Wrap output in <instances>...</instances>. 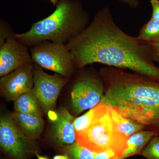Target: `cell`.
<instances>
[{
    "instance_id": "obj_1",
    "label": "cell",
    "mask_w": 159,
    "mask_h": 159,
    "mask_svg": "<svg viewBox=\"0 0 159 159\" xmlns=\"http://www.w3.org/2000/svg\"><path fill=\"white\" fill-rule=\"evenodd\" d=\"M66 45L75 67L100 63L159 80L150 45L122 31L108 6L99 9L87 27Z\"/></svg>"
},
{
    "instance_id": "obj_2",
    "label": "cell",
    "mask_w": 159,
    "mask_h": 159,
    "mask_svg": "<svg viewBox=\"0 0 159 159\" xmlns=\"http://www.w3.org/2000/svg\"><path fill=\"white\" fill-rule=\"evenodd\" d=\"M100 72L105 91L99 104L152 127L159 135V80L112 67Z\"/></svg>"
},
{
    "instance_id": "obj_3",
    "label": "cell",
    "mask_w": 159,
    "mask_h": 159,
    "mask_svg": "<svg viewBox=\"0 0 159 159\" xmlns=\"http://www.w3.org/2000/svg\"><path fill=\"white\" fill-rule=\"evenodd\" d=\"M55 7L29 31L12 35L29 48L45 41L66 44L89 24L88 13L79 0H63Z\"/></svg>"
},
{
    "instance_id": "obj_4",
    "label": "cell",
    "mask_w": 159,
    "mask_h": 159,
    "mask_svg": "<svg viewBox=\"0 0 159 159\" xmlns=\"http://www.w3.org/2000/svg\"><path fill=\"white\" fill-rule=\"evenodd\" d=\"M80 145L96 153L111 150L121 158L128 148V138L119 132L111 116L109 107L99 104L94 107V115L86 129L76 133Z\"/></svg>"
},
{
    "instance_id": "obj_5",
    "label": "cell",
    "mask_w": 159,
    "mask_h": 159,
    "mask_svg": "<svg viewBox=\"0 0 159 159\" xmlns=\"http://www.w3.org/2000/svg\"><path fill=\"white\" fill-rule=\"evenodd\" d=\"M34 64L69 78L75 66L70 52L65 44L45 41L31 47L30 50Z\"/></svg>"
},
{
    "instance_id": "obj_6",
    "label": "cell",
    "mask_w": 159,
    "mask_h": 159,
    "mask_svg": "<svg viewBox=\"0 0 159 159\" xmlns=\"http://www.w3.org/2000/svg\"><path fill=\"white\" fill-rule=\"evenodd\" d=\"M0 146L4 154L11 159H28L38 152L37 147L15 123L11 117L0 119Z\"/></svg>"
},
{
    "instance_id": "obj_7",
    "label": "cell",
    "mask_w": 159,
    "mask_h": 159,
    "mask_svg": "<svg viewBox=\"0 0 159 159\" xmlns=\"http://www.w3.org/2000/svg\"><path fill=\"white\" fill-rule=\"evenodd\" d=\"M105 91L103 80L91 75L80 76L71 91V107L74 113L77 116L99 105Z\"/></svg>"
},
{
    "instance_id": "obj_8",
    "label": "cell",
    "mask_w": 159,
    "mask_h": 159,
    "mask_svg": "<svg viewBox=\"0 0 159 159\" xmlns=\"http://www.w3.org/2000/svg\"><path fill=\"white\" fill-rule=\"evenodd\" d=\"M68 79L57 74H47L43 68L34 64L32 91L45 113L55 107L61 91Z\"/></svg>"
},
{
    "instance_id": "obj_9",
    "label": "cell",
    "mask_w": 159,
    "mask_h": 159,
    "mask_svg": "<svg viewBox=\"0 0 159 159\" xmlns=\"http://www.w3.org/2000/svg\"><path fill=\"white\" fill-rule=\"evenodd\" d=\"M29 48L12 35L0 46V77L23 66L34 64Z\"/></svg>"
},
{
    "instance_id": "obj_10",
    "label": "cell",
    "mask_w": 159,
    "mask_h": 159,
    "mask_svg": "<svg viewBox=\"0 0 159 159\" xmlns=\"http://www.w3.org/2000/svg\"><path fill=\"white\" fill-rule=\"evenodd\" d=\"M33 64L19 68L2 77L0 89L2 95L9 101H15L21 95L33 89Z\"/></svg>"
},
{
    "instance_id": "obj_11",
    "label": "cell",
    "mask_w": 159,
    "mask_h": 159,
    "mask_svg": "<svg viewBox=\"0 0 159 159\" xmlns=\"http://www.w3.org/2000/svg\"><path fill=\"white\" fill-rule=\"evenodd\" d=\"M58 117L52 128V137L55 143L60 146L71 145L76 142L74 117L66 109L61 108L57 112Z\"/></svg>"
},
{
    "instance_id": "obj_12",
    "label": "cell",
    "mask_w": 159,
    "mask_h": 159,
    "mask_svg": "<svg viewBox=\"0 0 159 159\" xmlns=\"http://www.w3.org/2000/svg\"><path fill=\"white\" fill-rule=\"evenodd\" d=\"M10 117L29 139L33 141L39 138L44 127L41 117L16 111L11 113Z\"/></svg>"
},
{
    "instance_id": "obj_13",
    "label": "cell",
    "mask_w": 159,
    "mask_h": 159,
    "mask_svg": "<svg viewBox=\"0 0 159 159\" xmlns=\"http://www.w3.org/2000/svg\"><path fill=\"white\" fill-rule=\"evenodd\" d=\"M157 135L159 134L154 130H143L132 135L127 140L128 148L120 159H127L136 155H140L151 139Z\"/></svg>"
},
{
    "instance_id": "obj_14",
    "label": "cell",
    "mask_w": 159,
    "mask_h": 159,
    "mask_svg": "<svg viewBox=\"0 0 159 159\" xmlns=\"http://www.w3.org/2000/svg\"><path fill=\"white\" fill-rule=\"evenodd\" d=\"M15 111L42 117L43 110L33 91L20 96L14 101Z\"/></svg>"
},
{
    "instance_id": "obj_15",
    "label": "cell",
    "mask_w": 159,
    "mask_h": 159,
    "mask_svg": "<svg viewBox=\"0 0 159 159\" xmlns=\"http://www.w3.org/2000/svg\"><path fill=\"white\" fill-rule=\"evenodd\" d=\"M112 119L119 132L129 138L142 130L145 125L122 116L115 109L110 107Z\"/></svg>"
},
{
    "instance_id": "obj_16",
    "label": "cell",
    "mask_w": 159,
    "mask_h": 159,
    "mask_svg": "<svg viewBox=\"0 0 159 159\" xmlns=\"http://www.w3.org/2000/svg\"><path fill=\"white\" fill-rule=\"evenodd\" d=\"M137 37L142 42L150 45L159 43V21L150 18L142 26Z\"/></svg>"
},
{
    "instance_id": "obj_17",
    "label": "cell",
    "mask_w": 159,
    "mask_h": 159,
    "mask_svg": "<svg viewBox=\"0 0 159 159\" xmlns=\"http://www.w3.org/2000/svg\"><path fill=\"white\" fill-rule=\"evenodd\" d=\"M64 153L66 154L70 159H94L96 152L80 145L77 141L71 145L63 146Z\"/></svg>"
},
{
    "instance_id": "obj_18",
    "label": "cell",
    "mask_w": 159,
    "mask_h": 159,
    "mask_svg": "<svg viewBox=\"0 0 159 159\" xmlns=\"http://www.w3.org/2000/svg\"><path fill=\"white\" fill-rule=\"evenodd\" d=\"M140 155L147 159H159V135L151 139Z\"/></svg>"
},
{
    "instance_id": "obj_19",
    "label": "cell",
    "mask_w": 159,
    "mask_h": 159,
    "mask_svg": "<svg viewBox=\"0 0 159 159\" xmlns=\"http://www.w3.org/2000/svg\"><path fill=\"white\" fill-rule=\"evenodd\" d=\"M93 115L94 108L74 119L73 124L76 133L83 131L88 127L93 120Z\"/></svg>"
},
{
    "instance_id": "obj_20",
    "label": "cell",
    "mask_w": 159,
    "mask_h": 159,
    "mask_svg": "<svg viewBox=\"0 0 159 159\" xmlns=\"http://www.w3.org/2000/svg\"><path fill=\"white\" fill-rule=\"evenodd\" d=\"M0 46L5 42V41L8 38L13 34L9 27L3 21H1V25H0Z\"/></svg>"
},
{
    "instance_id": "obj_21",
    "label": "cell",
    "mask_w": 159,
    "mask_h": 159,
    "mask_svg": "<svg viewBox=\"0 0 159 159\" xmlns=\"http://www.w3.org/2000/svg\"><path fill=\"white\" fill-rule=\"evenodd\" d=\"M94 159H120L114 152L111 150L96 153Z\"/></svg>"
},
{
    "instance_id": "obj_22",
    "label": "cell",
    "mask_w": 159,
    "mask_h": 159,
    "mask_svg": "<svg viewBox=\"0 0 159 159\" xmlns=\"http://www.w3.org/2000/svg\"><path fill=\"white\" fill-rule=\"evenodd\" d=\"M152 9V14L151 18L159 21V0H150Z\"/></svg>"
},
{
    "instance_id": "obj_23",
    "label": "cell",
    "mask_w": 159,
    "mask_h": 159,
    "mask_svg": "<svg viewBox=\"0 0 159 159\" xmlns=\"http://www.w3.org/2000/svg\"><path fill=\"white\" fill-rule=\"evenodd\" d=\"M150 46L154 61L159 63V43H155Z\"/></svg>"
},
{
    "instance_id": "obj_24",
    "label": "cell",
    "mask_w": 159,
    "mask_h": 159,
    "mask_svg": "<svg viewBox=\"0 0 159 159\" xmlns=\"http://www.w3.org/2000/svg\"><path fill=\"white\" fill-rule=\"evenodd\" d=\"M118 1L127 5L129 7L132 9H136L139 7L140 4L139 0H118Z\"/></svg>"
},
{
    "instance_id": "obj_25",
    "label": "cell",
    "mask_w": 159,
    "mask_h": 159,
    "mask_svg": "<svg viewBox=\"0 0 159 159\" xmlns=\"http://www.w3.org/2000/svg\"><path fill=\"white\" fill-rule=\"evenodd\" d=\"M48 115L49 118L52 121H54L56 120L57 119V117H58V115L57 113H55V112L53 111L52 110L49 111L48 112Z\"/></svg>"
},
{
    "instance_id": "obj_26",
    "label": "cell",
    "mask_w": 159,
    "mask_h": 159,
    "mask_svg": "<svg viewBox=\"0 0 159 159\" xmlns=\"http://www.w3.org/2000/svg\"><path fill=\"white\" fill-rule=\"evenodd\" d=\"M53 159H70V158L66 154L64 153L54 156Z\"/></svg>"
},
{
    "instance_id": "obj_27",
    "label": "cell",
    "mask_w": 159,
    "mask_h": 159,
    "mask_svg": "<svg viewBox=\"0 0 159 159\" xmlns=\"http://www.w3.org/2000/svg\"><path fill=\"white\" fill-rule=\"evenodd\" d=\"M48 1H50L51 4H53V6H56L58 3L63 0H48Z\"/></svg>"
},
{
    "instance_id": "obj_28",
    "label": "cell",
    "mask_w": 159,
    "mask_h": 159,
    "mask_svg": "<svg viewBox=\"0 0 159 159\" xmlns=\"http://www.w3.org/2000/svg\"><path fill=\"white\" fill-rule=\"evenodd\" d=\"M35 156L37 157L38 159H49L48 157L45 156L40 155L38 152L35 154Z\"/></svg>"
}]
</instances>
